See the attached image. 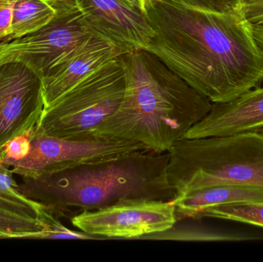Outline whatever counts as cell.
<instances>
[{
  "label": "cell",
  "instance_id": "ac0fdd59",
  "mask_svg": "<svg viewBox=\"0 0 263 262\" xmlns=\"http://www.w3.org/2000/svg\"><path fill=\"white\" fill-rule=\"evenodd\" d=\"M16 0H0V45L5 44L11 32Z\"/></svg>",
  "mask_w": 263,
  "mask_h": 262
},
{
  "label": "cell",
  "instance_id": "9a60e30c",
  "mask_svg": "<svg viewBox=\"0 0 263 262\" xmlns=\"http://www.w3.org/2000/svg\"><path fill=\"white\" fill-rule=\"evenodd\" d=\"M55 16V10L43 0H16L10 35L6 43L34 33Z\"/></svg>",
  "mask_w": 263,
  "mask_h": 262
},
{
  "label": "cell",
  "instance_id": "52a82bcc",
  "mask_svg": "<svg viewBox=\"0 0 263 262\" xmlns=\"http://www.w3.org/2000/svg\"><path fill=\"white\" fill-rule=\"evenodd\" d=\"M96 33L80 9L57 15L34 33L1 45L0 66L23 63L40 79Z\"/></svg>",
  "mask_w": 263,
  "mask_h": 262
},
{
  "label": "cell",
  "instance_id": "2e32d148",
  "mask_svg": "<svg viewBox=\"0 0 263 262\" xmlns=\"http://www.w3.org/2000/svg\"><path fill=\"white\" fill-rule=\"evenodd\" d=\"M220 218L263 227V203H232L209 208L198 218Z\"/></svg>",
  "mask_w": 263,
  "mask_h": 262
},
{
  "label": "cell",
  "instance_id": "d6986e66",
  "mask_svg": "<svg viewBox=\"0 0 263 262\" xmlns=\"http://www.w3.org/2000/svg\"><path fill=\"white\" fill-rule=\"evenodd\" d=\"M247 18L253 26H263V0H242Z\"/></svg>",
  "mask_w": 263,
  "mask_h": 262
},
{
  "label": "cell",
  "instance_id": "7c38bea8",
  "mask_svg": "<svg viewBox=\"0 0 263 262\" xmlns=\"http://www.w3.org/2000/svg\"><path fill=\"white\" fill-rule=\"evenodd\" d=\"M263 128V87L228 103H213L211 110L185 134V138L256 132Z\"/></svg>",
  "mask_w": 263,
  "mask_h": 262
},
{
  "label": "cell",
  "instance_id": "44dd1931",
  "mask_svg": "<svg viewBox=\"0 0 263 262\" xmlns=\"http://www.w3.org/2000/svg\"><path fill=\"white\" fill-rule=\"evenodd\" d=\"M123 1L132 7L136 8L145 13L147 5L149 3L150 0H123Z\"/></svg>",
  "mask_w": 263,
  "mask_h": 262
},
{
  "label": "cell",
  "instance_id": "6da1fadb",
  "mask_svg": "<svg viewBox=\"0 0 263 262\" xmlns=\"http://www.w3.org/2000/svg\"><path fill=\"white\" fill-rule=\"evenodd\" d=\"M145 15L154 31L145 50L211 103H228L262 85L263 49L242 0H150Z\"/></svg>",
  "mask_w": 263,
  "mask_h": 262
},
{
  "label": "cell",
  "instance_id": "e0dca14e",
  "mask_svg": "<svg viewBox=\"0 0 263 262\" xmlns=\"http://www.w3.org/2000/svg\"><path fill=\"white\" fill-rule=\"evenodd\" d=\"M30 136L20 135L6 143L3 148V158L20 160L25 158L30 151Z\"/></svg>",
  "mask_w": 263,
  "mask_h": 262
},
{
  "label": "cell",
  "instance_id": "d4e9b609",
  "mask_svg": "<svg viewBox=\"0 0 263 262\" xmlns=\"http://www.w3.org/2000/svg\"><path fill=\"white\" fill-rule=\"evenodd\" d=\"M2 165V160H0V166H1Z\"/></svg>",
  "mask_w": 263,
  "mask_h": 262
},
{
  "label": "cell",
  "instance_id": "30bf717a",
  "mask_svg": "<svg viewBox=\"0 0 263 262\" xmlns=\"http://www.w3.org/2000/svg\"><path fill=\"white\" fill-rule=\"evenodd\" d=\"M77 3L92 29L126 53L145 49L154 36L145 13L123 0H77Z\"/></svg>",
  "mask_w": 263,
  "mask_h": 262
},
{
  "label": "cell",
  "instance_id": "7a4b0ae2",
  "mask_svg": "<svg viewBox=\"0 0 263 262\" xmlns=\"http://www.w3.org/2000/svg\"><path fill=\"white\" fill-rule=\"evenodd\" d=\"M120 60L124 97L117 112L99 128L97 136L168 152L210 112L213 103L148 51L126 52Z\"/></svg>",
  "mask_w": 263,
  "mask_h": 262
},
{
  "label": "cell",
  "instance_id": "3957f363",
  "mask_svg": "<svg viewBox=\"0 0 263 262\" xmlns=\"http://www.w3.org/2000/svg\"><path fill=\"white\" fill-rule=\"evenodd\" d=\"M168 152L137 150L118 158L80 165L35 178L18 189L57 216L99 210L124 200L173 201L177 190L167 176Z\"/></svg>",
  "mask_w": 263,
  "mask_h": 262
},
{
  "label": "cell",
  "instance_id": "8992f818",
  "mask_svg": "<svg viewBox=\"0 0 263 262\" xmlns=\"http://www.w3.org/2000/svg\"><path fill=\"white\" fill-rule=\"evenodd\" d=\"M30 151L20 160L3 158L2 164L13 175L35 178L80 165L118 158L137 150H148L140 143L106 139H65L32 132Z\"/></svg>",
  "mask_w": 263,
  "mask_h": 262
},
{
  "label": "cell",
  "instance_id": "9c48e42d",
  "mask_svg": "<svg viewBox=\"0 0 263 262\" xmlns=\"http://www.w3.org/2000/svg\"><path fill=\"white\" fill-rule=\"evenodd\" d=\"M40 79L23 63L0 66V160L6 143L35 132L44 112Z\"/></svg>",
  "mask_w": 263,
  "mask_h": 262
},
{
  "label": "cell",
  "instance_id": "5b68a950",
  "mask_svg": "<svg viewBox=\"0 0 263 262\" xmlns=\"http://www.w3.org/2000/svg\"><path fill=\"white\" fill-rule=\"evenodd\" d=\"M125 90L124 70L119 56L45 109L34 132L65 139L99 138V128L117 112Z\"/></svg>",
  "mask_w": 263,
  "mask_h": 262
},
{
  "label": "cell",
  "instance_id": "8fae6325",
  "mask_svg": "<svg viewBox=\"0 0 263 262\" xmlns=\"http://www.w3.org/2000/svg\"><path fill=\"white\" fill-rule=\"evenodd\" d=\"M124 53L106 37L94 34L40 78L44 110L97 69Z\"/></svg>",
  "mask_w": 263,
  "mask_h": 262
},
{
  "label": "cell",
  "instance_id": "ffe728a7",
  "mask_svg": "<svg viewBox=\"0 0 263 262\" xmlns=\"http://www.w3.org/2000/svg\"><path fill=\"white\" fill-rule=\"evenodd\" d=\"M55 10L57 15H66L79 9L77 0H43Z\"/></svg>",
  "mask_w": 263,
  "mask_h": 262
},
{
  "label": "cell",
  "instance_id": "603a6c76",
  "mask_svg": "<svg viewBox=\"0 0 263 262\" xmlns=\"http://www.w3.org/2000/svg\"><path fill=\"white\" fill-rule=\"evenodd\" d=\"M174 1L181 2V3H187V4L202 5L205 4L211 0H174Z\"/></svg>",
  "mask_w": 263,
  "mask_h": 262
},
{
  "label": "cell",
  "instance_id": "277c9868",
  "mask_svg": "<svg viewBox=\"0 0 263 262\" xmlns=\"http://www.w3.org/2000/svg\"><path fill=\"white\" fill-rule=\"evenodd\" d=\"M167 176L178 195L230 185L263 186V135L182 138L168 150Z\"/></svg>",
  "mask_w": 263,
  "mask_h": 262
},
{
  "label": "cell",
  "instance_id": "4fadbf2b",
  "mask_svg": "<svg viewBox=\"0 0 263 262\" xmlns=\"http://www.w3.org/2000/svg\"><path fill=\"white\" fill-rule=\"evenodd\" d=\"M58 220L49 208L38 201L0 192V238L43 239Z\"/></svg>",
  "mask_w": 263,
  "mask_h": 262
},
{
  "label": "cell",
  "instance_id": "cb8c5ba5",
  "mask_svg": "<svg viewBox=\"0 0 263 262\" xmlns=\"http://www.w3.org/2000/svg\"><path fill=\"white\" fill-rule=\"evenodd\" d=\"M259 46H261V47H262V49H263V44L259 45Z\"/></svg>",
  "mask_w": 263,
  "mask_h": 262
},
{
  "label": "cell",
  "instance_id": "ba28073f",
  "mask_svg": "<svg viewBox=\"0 0 263 262\" xmlns=\"http://www.w3.org/2000/svg\"><path fill=\"white\" fill-rule=\"evenodd\" d=\"M173 201L129 199L71 218L79 230L94 237L140 238L162 233L176 224Z\"/></svg>",
  "mask_w": 263,
  "mask_h": 262
},
{
  "label": "cell",
  "instance_id": "484cf974",
  "mask_svg": "<svg viewBox=\"0 0 263 262\" xmlns=\"http://www.w3.org/2000/svg\"><path fill=\"white\" fill-rule=\"evenodd\" d=\"M0 46H1V45H0Z\"/></svg>",
  "mask_w": 263,
  "mask_h": 262
},
{
  "label": "cell",
  "instance_id": "5bb4252c",
  "mask_svg": "<svg viewBox=\"0 0 263 262\" xmlns=\"http://www.w3.org/2000/svg\"><path fill=\"white\" fill-rule=\"evenodd\" d=\"M245 203H263V186L230 185L205 188L185 192L173 200L177 221L198 218L209 208Z\"/></svg>",
  "mask_w": 263,
  "mask_h": 262
},
{
  "label": "cell",
  "instance_id": "7402d4cb",
  "mask_svg": "<svg viewBox=\"0 0 263 262\" xmlns=\"http://www.w3.org/2000/svg\"><path fill=\"white\" fill-rule=\"evenodd\" d=\"M253 31L258 43L263 44V26H253Z\"/></svg>",
  "mask_w": 263,
  "mask_h": 262
}]
</instances>
